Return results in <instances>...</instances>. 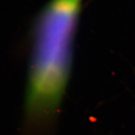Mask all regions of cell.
Segmentation results:
<instances>
[{"mask_svg": "<svg viewBox=\"0 0 135 135\" xmlns=\"http://www.w3.org/2000/svg\"><path fill=\"white\" fill-rule=\"evenodd\" d=\"M80 0H51L35 26L27 94V129L41 135L67 80Z\"/></svg>", "mask_w": 135, "mask_h": 135, "instance_id": "obj_1", "label": "cell"}]
</instances>
